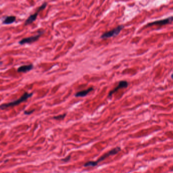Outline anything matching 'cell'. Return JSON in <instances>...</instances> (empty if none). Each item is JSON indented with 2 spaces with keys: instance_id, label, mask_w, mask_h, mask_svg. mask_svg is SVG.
<instances>
[{
  "instance_id": "1",
  "label": "cell",
  "mask_w": 173,
  "mask_h": 173,
  "mask_svg": "<svg viewBox=\"0 0 173 173\" xmlns=\"http://www.w3.org/2000/svg\"><path fill=\"white\" fill-rule=\"evenodd\" d=\"M121 150V147L119 146H117L116 147L114 148L113 149H111V150L108 151V152L105 153L102 155L99 158H98V160L96 161H88L83 165L84 167H94V166H98V163H101L105 159H106L107 158H109V156H113L114 155L117 154L119 152H120Z\"/></svg>"
},
{
  "instance_id": "13",
  "label": "cell",
  "mask_w": 173,
  "mask_h": 173,
  "mask_svg": "<svg viewBox=\"0 0 173 173\" xmlns=\"http://www.w3.org/2000/svg\"><path fill=\"white\" fill-rule=\"evenodd\" d=\"M70 159L71 156L70 155H69V156H67V157L65 158L61 159V160L62 161H63V162H68V161H69L70 160Z\"/></svg>"
},
{
  "instance_id": "5",
  "label": "cell",
  "mask_w": 173,
  "mask_h": 173,
  "mask_svg": "<svg viewBox=\"0 0 173 173\" xmlns=\"http://www.w3.org/2000/svg\"><path fill=\"white\" fill-rule=\"evenodd\" d=\"M173 16H170L168 18H166V19L155 21L154 22L149 23V24H146L145 27H151V26H164V25H166V24H171L173 21Z\"/></svg>"
},
{
  "instance_id": "4",
  "label": "cell",
  "mask_w": 173,
  "mask_h": 173,
  "mask_svg": "<svg viewBox=\"0 0 173 173\" xmlns=\"http://www.w3.org/2000/svg\"><path fill=\"white\" fill-rule=\"evenodd\" d=\"M124 28V26L123 25L118 26L117 28L114 29L111 31L107 32L106 33H104L102 35L101 38L102 39H108V38H111L113 37L118 36V35L119 34L120 31H121Z\"/></svg>"
},
{
  "instance_id": "8",
  "label": "cell",
  "mask_w": 173,
  "mask_h": 173,
  "mask_svg": "<svg viewBox=\"0 0 173 173\" xmlns=\"http://www.w3.org/2000/svg\"><path fill=\"white\" fill-rule=\"evenodd\" d=\"M33 68H34V66L33 64L22 66L17 69V72L19 73H27L33 70Z\"/></svg>"
},
{
  "instance_id": "3",
  "label": "cell",
  "mask_w": 173,
  "mask_h": 173,
  "mask_svg": "<svg viewBox=\"0 0 173 173\" xmlns=\"http://www.w3.org/2000/svg\"><path fill=\"white\" fill-rule=\"evenodd\" d=\"M44 31L39 30V31H38V34L35 35V36H31L29 37L24 38V39L20 40L18 42V43L21 45H23L26 44H31V43L36 42V41H38V40L39 39L41 36L44 33Z\"/></svg>"
},
{
  "instance_id": "6",
  "label": "cell",
  "mask_w": 173,
  "mask_h": 173,
  "mask_svg": "<svg viewBox=\"0 0 173 173\" xmlns=\"http://www.w3.org/2000/svg\"><path fill=\"white\" fill-rule=\"evenodd\" d=\"M128 86H129V83L127 81H120L118 83V86L116 87L114 89H113V90H112L109 92L108 95V98H109L111 97L112 94L116 93L118 90L122 89V88H127Z\"/></svg>"
},
{
  "instance_id": "10",
  "label": "cell",
  "mask_w": 173,
  "mask_h": 173,
  "mask_svg": "<svg viewBox=\"0 0 173 173\" xmlns=\"http://www.w3.org/2000/svg\"><path fill=\"white\" fill-rule=\"evenodd\" d=\"M16 19V17L15 16H7L3 19L2 24H12L15 21Z\"/></svg>"
},
{
  "instance_id": "9",
  "label": "cell",
  "mask_w": 173,
  "mask_h": 173,
  "mask_svg": "<svg viewBox=\"0 0 173 173\" xmlns=\"http://www.w3.org/2000/svg\"><path fill=\"white\" fill-rule=\"evenodd\" d=\"M93 91V87H91V88H88V89H86V90H83V91H80L76 93L75 94V97H84L86 95H88L90 92L91 91Z\"/></svg>"
},
{
  "instance_id": "2",
  "label": "cell",
  "mask_w": 173,
  "mask_h": 173,
  "mask_svg": "<svg viewBox=\"0 0 173 173\" xmlns=\"http://www.w3.org/2000/svg\"><path fill=\"white\" fill-rule=\"evenodd\" d=\"M33 93H25L24 94L21 96V98L17 99L14 101L11 102L10 103H6V104H3L0 105V109L1 110H4L6 108L11 107H14L16 105H19V104L22 103L23 102L26 101L27 99L29 98H31V96H33Z\"/></svg>"
},
{
  "instance_id": "11",
  "label": "cell",
  "mask_w": 173,
  "mask_h": 173,
  "mask_svg": "<svg viewBox=\"0 0 173 173\" xmlns=\"http://www.w3.org/2000/svg\"><path fill=\"white\" fill-rule=\"evenodd\" d=\"M66 115H67V113H65V114H60V115L54 116L53 117V119L58 120H63V119L65 118Z\"/></svg>"
},
{
  "instance_id": "7",
  "label": "cell",
  "mask_w": 173,
  "mask_h": 173,
  "mask_svg": "<svg viewBox=\"0 0 173 173\" xmlns=\"http://www.w3.org/2000/svg\"><path fill=\"white\" fill-rule=\"evenodd\" d=\"M40 11L38 10H37L34 14H32L29 16V17H28L27 19H26L24 22V26H27L29 24H32L33 22H34L35 21H36L37 17H38V14L39 13Z\"/></svg>"
},
{
  "instance_id": "12",
  "label": "cell",
  "mask_w": 173,
  "mask_h": 173,
  "mask_svg": "<svg viewBox=\"0 0 173 173\" xmlns=\"http://www.w3.org/2000/svg\"><path fill=\"white\" fill-rule=\"evenodd\" d=\"M47 2H44V3H43L42 4V5L41 6H40L38 9H37V10L39 11H42L44 10L47 7Z\"/></svg>"
},
{
  "instance_id": "14",
  "label": "cell",
  "mask_w": 173,
  "mask_h": 173,
  "mask_svg": "<svg viewBox=\"0 0 173 173\" xmlns=\"http://www.w3.org/2000/svg\"><path fill=\"white\" fill-rule=\"evenodd\" d=\"M34 111L35 110H32L31 111H25L24 112V114L26 115H29V114H31L32 113H33Z\"/></svg>"
}]
</instances>
